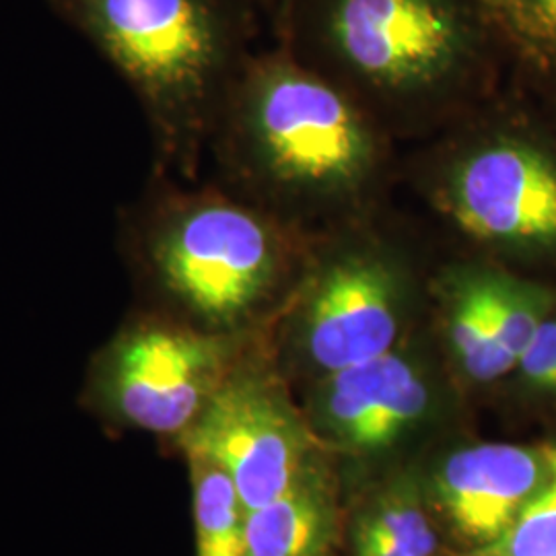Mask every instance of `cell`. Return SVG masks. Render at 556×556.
Wrapping results in <instances>:
<instances>
[{
  "instance_id": "1",
  "label": "cell",
  "mask_w": 556,
  "mask_h": 556,
  "mask_svg": "<svg viewBox=\"0 0 556 556\" xmlns=\"http://www.w3.org/2000/svg\"><path fill=\"white\" fill-rule=\"evenodd\" d=\"M376 118L334 80L282 54L243 62L208 151L220 188L319 239L353 227L381 188Z\"/></svg>"
},
{
  "instance_id": "2",
  "label": "cell",
  "mask_w": 556,
  "mask_h": 556,
  "mask_svg": "<svg viewBox=\"0 0 556 556\" xmlns=\"http://www.w3.org/2000/svg\"><path fill=\"white\" fill-rule=\"evenodd\" d=\"M314 241L220 186L169 176L119 220V254L157 312L208 332L241 334L301 278Z\"/></svg>"
},
{
  "instance_id": "3",
  "label": "cell",
  "mask_w": 556,
  "mask_h": 556,
  "mask_svg": "<svg viewBox=\"0 0 556 556\" xmlns=\"http://www.w3.org/2000/svg\"><path fill=\"white\" fill-rule=\"evenodd\" d=\"M139 100L160 176L194 179L243 62L233 0H50Z\"/></svg>"
},
{
  "instance_id": "4",
  "label": "cell",
  "mask_w": 556,
  "mask_h": 556,
  "mask_svg": "<svg viewBox=\"0 0 556 556\" xmlns=\"http://www.w3.org/2000/svg\"><path fill=\"white\" fill-rule=\"evenodd\" d=\"M321 40L334 80L383 128L433 119L466 101L482 29L466 0H326Z\"/></svg>"
},
{
  "instance_id": "5",
  "label": "cell",
  "mask_w": 556,
  "mask_h": 556,
  "mask_svg": "<svg viewBox=\"0 0 556 556\" xmlns=\"http://www.w3.org/2000/svg\"><path fill=\"white\" fill-rule=\"evenodd\" d=\"M241 357V334L140 312L91 358L83 400L114 427L181 438Z\"/></svg>"
},
{
  "instance_id": "6",
  "label": "cell",
  "mask_w": 556,
  "mask_h": 556,
  "mask_svg": "<svg viewBox=\"0 0 556 556\" xmlns=\"http://www.w3.org/2000/svg\"><path fill=\"white\" fill-rule=\"evenodd\" d=\"M314 245L291 314L293 353L321 378L400 346L415 275L396 245L346 227Z\"/></svg>"
},
{
  "instance_id": "7",
  "label": "cell",
  "mask_w": 556,
  "mask_h": 556,
  "mask_svg": "<svg viewBox=\"0 0 556 556\" xmlns=\"http://www.w3.org/2000/svg\"><path fill=\"white\" fill-rule=\"evenodd\" d=\"M433 202L462 238L495 252H556V157L514 135L459 140Z\"/></svg>"
},
{
  "instance_id": "8",
  "label": "cell",
  "mask_w": 556,
  "mask_h": 556,
  "mask_svg": "<svg viewBox=\"0 0 556 556\" xmlns=\"http://www.w3.org/2000/svg\"><path fill=\"white\" fill-rule=\"evenodd\" d=\"M179 445L225 468L248 511L314 475L312 431L282 381L245 355L179 438Z\"/></svg>"
},
{
  "instance_id": "9",
  "label": "cell",
  "mask_w": 556,
  "mask_h": 556,
  "mask_svg": "<svg viewBox=\"0 0 556 556\" xmlns=\"http://www.w3.org/2000/svg\"><path fill=\"white\" fill-rule=\"evenodd\" d=\"M443 326L459 371L477 383L505 378L553 307V293L489 264H457L438 282Z\"/></svg>"
},
{
  "instance_id": "10",
  "label": "cell",
  "mask_w": 556,
  "mask_h": 556,
  "mask_svg": "<svg viewBox=\"0 0 556 556\" xmlns=\"http://www.w3.org/2000/svg\"><path fill=\"white\" fill-rule=\"evenodd\" d=\"M556 447L484 443L447 457L435 495L459 536L486 548L555 478Z\"/></svg>"
},
{
  "instance_id": "11",
  "label": "cell",
  "mask_w": 556,
  "mask_h": 556,
  "mask_svg": "<svg viewBox=\"0 0 556 556\" xmlns=\"http://www.w3.org/2000/svg\"><path fill=\"white\" fill-rule=\"evenodd\" d=\"M433 383L400 346L319 381L316 410L324 429L349 450L378 452L410 433L433 406Z\"/></svg>"
},
{
  "instance_id": "12",
  "label": "cell",
  "mask_w": 556,
  "mask_h": 556,
  "mask_svg": "<svg viewBox=\"0 0 556 556\" xmlns=\"http://www.w3.org/2000/svg\"><path fill=\"white\" fill-rule=\"evenodd\" d=\"M334 540L337 509L316 475L245 517V556H330Z\"/></svg>"
},
{
  "instance_id": "13",
  "label": "cell",
  "mask_w": 556,
  "mask_h": 556,
  "mask_svg": "<svg viewBox=\"0 0 556 556\" xmlns=\"http://www.w3.org/2000/svg\"><path fill=\"white\" fill-rule=\"evenodd\" d=\"M192 478L197 556H245L248 509L233 478L211 457L186 452Z\"/></svg>"
},
{
  "instance_id": "14",
  "label": "cell",
  "mask_w": 556,
  "mask_h": 556,
  "mask_svg": "<svg viewBox=\"0 0 556 556\" xmlns=\"http://www.w3.org/2000/svg\"><path fill=\"white\" fill-rule=\"evenodd\" d=\"M374 534L390 540L410 556H433L438 551V534L420 509L417 501L404 493H392L358 521Z\"/></svg>"
},
{
  "instance_id": "15",
  "label": "cell",
  "mask_w": 556,
  "mask_h": 556,
  "mask_svg": "<svg viewBox=\"0 0 556 556\" xmlns=\"http://www.w3.org/2000/svg\"><path fill=\"white\" fill-rule=\"evenodd\" d=\"M478 556H556V475L516 523Z\"/></svg>"
},
{
  "instance_id": "16",
  "label": "cell",
  "mask_w": 556,
  "mask_h": 556,
  "mask_svg": "<svg viewBox=\"0 0 556 556\" xmlns=\"http://www.w3.org/2000/svg\"><path fill=\"white\" fill-rule=\"evenodd\" d=\"M516 369L532 388L556 394V318L546 316L538 326Z\"/></svg>"
},
{
  "instance_id": "17",
  "label": "cell",
  "mask_w": 556,
  "mask_h": 556,
  "mask_svg": "<svg viewBox=\"0 0 556 556\" xmlns=\"http://www.w3.org/2000/svg\"><path fill=\"white\" fill-rule=\"evenodd\" d=\"M511 21L530 40L556 50V0H519Z\"/></svg>"
},
{
  "instance_id": "18",
  "label": "cell",
  "mask_w": 556,
  "mask_h": 556,
  "mask_svg": "<svg viewBox=\"0 0 556 556\" xmlns=\"http://www.w3.org/2000/svg\"><path fill=\"white\" fill-rule=\"evenodd\" d=\"M355 544H357V556H410L406 555L402 548H397L396 544H392L390 540L374 534L365 528H357Z\"/></svg>"
},
{
  "instance_id": "19",
  "label": "cell",
  "mask_w": 556,
  "mask_h": 556,
  "mask_svg": "<svg viewBox=\"0 0 556 556\" xmlns=\"http://www.w3.org/2000/svg\"><path fill=\"white\" fill-rule=\"evenodd\" d=\"M478 2H482L486 9H491V11H495V13H501V15L509 17V20L514 17L517 4H519V0H478Z\"/></svg>"
}]
</instances>
